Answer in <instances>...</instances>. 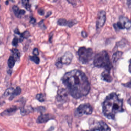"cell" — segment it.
<instances>
[{"mask_svg": "<svg viewBox=\"0 0 131 131\" xmlns=\"http://www.w3.org/2000/svg\"><path fill=\"white\" fill-rule=\"evenodd\" d=\"M62 80L69 94L75 99L86 96L90 91L91 87L88 78L81 71L74 70L66 72Z\"/></svg>", "mask_w": 131, "mask_h": 131, "instance_id": "obj_1", "label": "cell"}, {"mask_svg": "<svg viewBox=\"0 0 131 131\" xmlns=\"http://www.w3.org/2000/svg\"><path fill=\"white\" fill-rule=\"evenodd\" d=\"M123 105V100L118 98L117 94L111 93L103 102V114L108 119H114L118 113L124 111Z\"/></svg>", "mask_w": 131, "mask_h": 131, "instance_id": "obj_2", "label": "cell"}, {"mask_svg": "<svg viewBox=\"0 0 131 131\" xmlns=\"http://www.w3.org/2000/svg\"><path fill=\"white\" fill-rule=\"evenodd\" d=\"M94 64L95 67L104 68L105 70L110 71L112 67L109 55L105 51H102L97 54L94 60Z\"/></svg>", "mask_w": 131, "mask_h": 131, "instance_id": "obj_3", "label": "cell"}, {"mask_svg": "<svg viewBox=\"0 0 131 131\" xmlns=\"http://www.w3.org/2000/svg\"><path fill=\"white\" fill-rule=\"evenodd\" d=\"M78 54L79 61L83 64H86L92 59L93 52L91 48L81 47L79 49Z\"/></svg>", "mask_w": 131, "mask_h": 131, "instance_id": "obj_4", "label": "cell"}, {"mask_svg": "<svg viewBox=\"0 0 131 131\" xmlns=\"http://www.w3.org/2000/svg\"><path fill=\"white\" fill-rule=\"evenodd\" d=\"M114 28L116 30L126 29L131 30V20L124 16H121L119 21L117 23L113 25Z\"/></svg>", "mask_w": 131, "mask_h": 131, "instance_id": "obj_5", "label": "cell"}, {"mask_svg": "<svg viewBox=\"0 0 131 131\" xmlns=\"http://www.w3.org/2000/svg\"><path fill=\"white\" fill-rule=\"evenodd\" d=\"M93 108L89 104H83L80 105L76 109L75 116L80 117L83 115H89L92 113Z\"/></svg>", "mask_w": 131, "mask_h": 131, "instance_id": "obj_6", "label": "cell"}, {"mask_svg": "<svg viewBox=\"0 0 131 131\" xmlns=\"http://www.w3.org/2000/svg\"><path fill=\"white\" fill-rule=\"evenodd\" d=\"M73 57L72 54L69 52H67L57 61L55 64L58 68L62 67L63 64L68 65L71 62Z\"/></svg>", "mask_w": 131, "mask_h": 131, "instance_id": "obj_7", "label": "cell"}, {"mask_svg": "<svg viewBox=\"0 0 131 131\" xmlns=\"http://www.w3.org/2000/svg\"><path fill=\"white\" fill-rule=\"evenodd\" d=\"M106 20V13L105 11L101 10L99 12L96 21V28L100 29L104 25Z\"/></svg>", "mask_w": 131, "mask_h": 131, "instance_id": "obj_8", "label": "cell"}, {"mask_svg": "<svg viewBox=\"0 0 131 131\" xmlns=\"http://www.w3.org/2000/svg\"><path fill=\"white\" fill-rule=\"evenodd\" d=\"M68 91L65 89L59 90L57 96V99L58 101L59 102H65L68 98Z\"/></svg>", "mask_w": 131, "mask_h": 131, "instance_id": "obj_9", "label": "cell"}, {"mask_svg": "<svg viewBox=\"0 0 131 131\" xmlns=\"http://www.w3.org/2000/svg\"><path fill=\"white\" fill-rule=\"evenodd\" d=\"M87 131H111V129L105 122L100 121L99 122L98 126L97 127Z\"/></svg>", "mask_w": 131, "mask_h": 131, "instance_id": "obj_10", "label": "cell"}, {"mask_svg": "<svg viewBox=\"0 0 131 131\" xmlns=\"http://www.w3.org/2000/svg\"><path fill=\"white\" fill-rule=\"evenodd\" d=\"M53 119H54L53 115L50 114L41 115L38 118L37 122L39 124L44 123Z\"/></svg>", "mask_w": 131, "mask_h": 131, "instance_id": "obj_11", "label": "cell"}, {"mask_svg": "<svg viewBox=\"0 0 131 131\" xmlns=\"http://www.w3.org/2000/svg\"><path fill=\"white\" fill-rule=\"evenodd\" d=\"M76 24L75 21H67L64 18H60L58 21V24L60 26H68L69 27H72Z\"/></svg>", "mask_w": 131, "mask_h": 131, "instance_id": "obj_12", "label": "cell"}, {"mask_svg": "<svg viewBox=\"0 0 131 131\" xmlns=\"http://www.w3.org/2000/svg\"><path fill=\"white\" fill-rule=\"evenodd\" d=\"M101 79L107 82H111L113 80L112 77L110 74V72L105 70L102 73Z\"/></svg>", "mask_w": 131, "mask_h": 131, "instance_id": "obj_13", "label": "cell"}, {"mask_svg": "<svg viewBox=\"0 0 131 131\" xmlns=\"http://www.w3.org/2000/svg\"><path fill=\"white\" fill-rule=\"evenodd\" d=\"M17 110V108L16 107H13L10 108L4 111L2 113V116H9L13 114Z\"/></svg>", "mask_w": 131, "mask_h": 131, "instance_id": "obj_14", "label": "cell"}, {"mask_svg": "<svg viewBox=\"0 0 131 131\" xmlns=\"http://www.w3.org/2000/svg\"><path fill=\"white\" fill-rule=\"evenodd\" d=\"M14 13L17 17L20 18L25 13V11L20 10L17 6H14L13 7Z\"/></svg>", "mask_w": 131, "mask_h": 131, "instance_id": "obj_15", "label": "cell"}, {"mask_svg": "<svg viewBox=\"0 0 131 131\" xmlns=\"http://www.w3.org/2000/svg\"><path fill=\"white\" fill-rule=\"evenodd\" d=\"M123 53L122 52L117 51L112 56V61L114 63L117 62L121 58Z\"/></svg>", "mask_w": 131, "mask_h": 131, "instance_id": "obj_16", "label": "cell"}, {"mask_svg": "<svg viewBox=\"0 0 131 131\" xmlns=\"http://www.w3.org/2000/svg\"><path fill=\"white\" fill-rule=\"evenodd\" d=\"M21 89L19 87H17L15 89H14V90L12 94L11 95L10 97L9 98V100H13L14 98L15 97L19 95L21 93Z\"/></svg>", "mask_w": 131, "mask_h": 131, "instance_id": "obj_17", "label": "cell"}, {"mask_svg": "<svg viewBox=\"0 0 131 131\" xmlns=\"http://www.w3.org/2000/svg\"><path fill=\"white\" fill-rule=\"evenodd\" d=\"M15 59L13 56H11L9 57L8 61V65L10 68H12L14 67L15 63Z\"/></svg>", "mask_w": 131, "mask_h": 131, "instance_id": "obj_18", "label": "cell"}, {"mask_svg": "<svg viewBox=\"0 0 131 131\" xmlns=\"http://www.w3.org/2000/svg\"><path fill=\"white\" fill-rule=\"evenodd\" d=\"M13 52V56L15 60H18L19 59L20 57V53L19 51L16 49H14L12 50Z\"/></svg>", "mask_w": 131, "mask_h": 131, "instance_id": "obj_19", "label": "cell"}, {"mask_svg": "<svg viewBox=\"0 0 131 131\" xmlns=\"http://www.w3.org/2000/svg\"><path fill=\"white\" fill-rule=\"evenodd\" d=\"M22 4L23 6L28 11H29L30 9V5L29 1H22Z\"/></svg>", "mask_w": 131, "mask_h": 131, "instance_id": "obj_20", "label": "cell"}, {"mask_svg": "<svg viewBox=\"0 0 131 131\" xmlns=\"http://www.w3.org/2000/svg\"><path fill=\"white\" fill-rule=\"evenodd\" d=\"M30 59L37 64H38L40 63V59L37 56L34 55L33 56H30Z\"/></svg>", "mask_w": 131, "mask_h": 131, "instance_id": "obj_21", "label": "cell"}, {"mask_svg": "<svg viewBox=\"0 0 131 131\" xmlns=\"http://www.w3.org/2000/svg\"><path fill=\"white\" fill-rule=\"evenodd\" d=\"M14 90V89L13 88H8L5 91V92L4 93V96L7 97L9 95H11Z\"/></svg>", "mask_w": 131, "mask_h": 131, "instance_id": "obj_22", "label": "cell"}, {"mask_svg": "<svg viewBox=\"0 0 131 131\" xmlns=\"http://www.w3.org/2000/svg\"><path fill=\"white\" fill-rule=\"evenodd\" d=\"M36 97L37 100L40 101V102H43L45 101L44 96L43 94H38L36 95Z\"/></svg>", "mask_w": 131, "mask_h": 131, "instance_id": "obj_23", "label": "cell"}, {"mask_svg": "<svg viewBox=\"0 0 131 131\" xmlns=\"http://www.w3.org/2000/svg\"><path fill=\"white\" fill-rule=\"evenodd\" d=\"M123 85L125 87L131 88V80L128 82H127L125 84H123Z\"/></svg>", "mask_w": 131, "mask_h": 131, "instance_id": "obj_24", "label": "cell"}, {"mask_svg": "<svg viewBox=\"0 0 131 131\" xmlns=\"http://www.w3.org/2000/svg\"><path fill=\"white\" fill-rule=\"evenodd\" d=\"M18 43V39L17 38H14V40H13V42H12V44H13V45L16 46L17 45Z\"/></svg>", "mask_w": 131, "mask_h": 131, "instance_id": "obj_25", "label": "cell"}, {"mask_svg": "<svg viewBox=\"0 0 131 131\" xmlns=\"http://www.w3.org/2000/svg\"><path fill=\"white\" fill-rule=\"evenodd\" d=\"M33 54H34V55L38 56L39 54V51L38 48H35L34 49V51H33Z\"/></svg>", "mask_w": 131, "mask_h": 131, "instance_id": "obj_26", "label": "cell"}, {"mask_svg": "<svg viewBox=\"0 0 131 131\" xmlns=\"http://www.w3.org/2000/svg\"><path fill=\"white\" fill-rule=\"evenodd\" d=\"M38 13L40 15H44V11L43 9H40L38 11Z\"/></svg>", "mask_w": 131, "mask_h": 131, "instance_id": "obj_27", "label": "cell"}, {"mask_svg": "<svg viewBox=\"0 0 131 131\" xmlns=\"http://www.w3.org/2000/svg\"><path fill=\"white\" fill-rule=\"evenodd\" d=\"M82 36L83 37L85 38L87 37V34L85 31H82L81 32Z\"/></svg>", "mask_w": 131, "mask_h": 131, "instance_id": "obj_28", "label": "cell"}, {"mask_svg": "<svg viewBox=\"0 0 131 131\" xmlns=\"http://www.w3.org/2000/svg\"><path fill=\"white\" fill-rule=\"evenodd\" d=\"M127 5L128 6V8L131 10V0L130 1H127Z\"/></svg>", "mask_w": 131, "mask_h": 131, "instance_id": "obj_29", "label": "cell"}, {"mask_svg": "<svg viewBox=\"0 0 131 131\" xmlns=\"http://www.w3.org/2000/svg\"><path fill=\"white\" fill-rule=\"evenodd\" d=\"M129 71L131 74V59L129 61Z\"/></svg>", "mask_w": 131, "mask_h": 131, "instance_id": "obj_30", "label": "cell"}, {"mask_svg": "<svg viewBox=\"0 0 131 131\" xmlns=\"http://www.w3.org/2000/svg\"><path fill=\"white\" fill-rule=\"evenodd\" d=\"M51 14H52V12H48V14H47V15H46V17H49V16H50Z\"/></svg>", "mask_w": 131, "mask_h": 131, "instance_id": "obj_31", "label": "cell"}, {"mask_svg": "<svg viewBox=\"0 0 131 131\" xmlns=\"http://www.w3.org/2000/svg\"><path fill=\"white\" fill-rule=\"evenodd\" d=\"M35 21H36V20H35V19H34V18H32V19H31V23H32V24H34V23H35Z\"/></svg>", "mask_w": 131, "mask_h": 131, "instance_id": "obj_32", "label": "cell"}, {"mask_svg": "<svg viewBox=\"0 0 131 131\" xmlns=\"http://www.w3.org/2000/svg\"><path fill=\"white\" fill-rule=\"evenodd\" d=\"M128 104H129L130 105H131V97L130 98L128 99Z\"/></svg>", "mask_w": 131, "mask_h": 131, "instance_id": "obj_33", "label": "cell"}]
</instances>
